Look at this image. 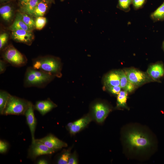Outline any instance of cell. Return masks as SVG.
<instances>
[{
    "instance_id": "obj_14",
    "label": "cell",
    "mask_w": 164,
    "mask_h": 164,
    "mask_svg": "<svg viewBox=\"0 0 164 164\" xmlns=\"http://www.w3.org/2000/svg\"><path fill=\"white\" fill-rule=\"evenodd\" d=\"M120 80V70L113 71L105 76L103 80L104 84L106 88L119 86Z\"/></svg>"
},
{
    "instance_id": "obj_36",
    "label": "cell",
    "mask_w": 164,
    "mask_h": 164,
    "mask_svg": "<svg viewBox=\"0 0 164 164\" xmlns=\"http://www.w3.org/2000/svg\"><path fill=\"white\" fill-rule=\"evenodd\" d=\"M38 164H47L48 161L44 159H41L39 160L37 162Z\"/></svg>"
},
{
    "instance_id": "obj_31",
    "label": "cell",
    "mask_w": 164,
    "mask_h": 164,
    "mask_svg": "<svg viewBox=\"0 0 164 164\" xmlns=\"http://www.w3.org/2000/svg\"><path fill=\"white\" fill-rule=\"evenodd\" d=\"M121 87L120 86H112L107 88L108 91L114 94H118L121 91Z\"/></svg>"
},
{
    "instance_id": "obj_11",
    "label": "cell",
    "mask_w": 164,
    "mask_h": 164,
    "mask_svg": "<svg viewBox=\"0 0 164 164\" xmlns=\"http://www.w3.org/2000/svg\"><path fill=\"white\" fill-rule=\"evenodd\" d=\"M147 73L153 81H158L164 75V66L162 63L159 62L150 66Z\"/></svg>"
},
{
    "instance_id": "obj_40",
    "label": "cell",
    "mask_w": 164,
    "mask_h": 164,
    "mask_svg": "<svg viewBox=\"0 0 164 164\" xmlns=\"http://www.w3.org/2000/svg\"><path fill=\"white\" fill-rule=\"evenodd\" d=\"M64 0H61V1H63Z\"/></svg>"
},
{
    "instance_id": "obj_30",
    "label": "cell",
    "mask_w": 164,
    "mask_h": 164,
    "mask_svg": "<svg viewBox=\"0 0 164 164\" xmlns=\"http://www.w3.org/2000/svg\"><path fill=\"white\" fill-rule=\"evenodd\" d=\"M9 148V144L5 141L0 140V153H5Z\"/></svg>"
},
{
    "instance_id": "obj_5",
    "label": "cell",
    "mask_w": 164,
    "mask_h": 164,
    "mask_svg": "<svg viewBox=\"0 0 164 164\" xmlns=\"http://www.w3.org/2000/svg\"><path fill=\"white\" fill-rule=\"evenodd\" d=\"M3 57L6 62L16 67L24 66L27 62L24 55L12 46H9L5 50Z\"/></svg>"
},
{
    "instance_id": "obj_34",
    "label": "cell",
    "mask_w": 164,
    "mask_h": 164,
    "mask_svg": "<svg viewBox=\"0 0 164 164\" xmlns=\"http://www.w3.org/2000/svg\"><path fill=\"white\" fill-rule=\"evenodd\" d=\"M78 163L75 154L71 155L67 164H76Z\"/></svg>"
},
{
    "instance_id": "obj_3",
    "label": "cell",
    "mask_w": 164,
    "mask_h": 164,
    "mask_svg": "<svg viewBox=\"0 0 164 164\" xmlns=\"http://www.w3.org/2000/svg\"><path fill=\"white\" fill-rule=\"evenodd\" d=\"M125 139L130 149L136 151L145 150L149 147L152 144L146 134L136 130L128 132L125 136Z\"/></svg>"
},
{
    "instance_id": "obj_21",
    "label": "cell",
    "mask_w": 164,
    "mask_h": 164,
    "mask_svg": "<svg viewBox=\"0 0 164 164\" xmlns=\"http://www.w3.org/2000/svg\"><path fill=\"white\" fill-rule=\"evenodd\" d=\"M12 10L9 5H5L0 8V14L1 16L5 20L9 21L12 17Z\"/></svg>"
},
{
    "instance_id": "obj_1",
    "label": "cell",
    "mask_w": 164,
    "mask_h": 164,
    "mask_svg": "<svg viewBox=\"0 0 164 164\" xmlns=\"http://www.w3.org/2000/svg\"><path fill=\"white\" fill-rule=\"evenodd\" d=\"M55 77L32 67L27 68L24 79V86L26 87H45Z\"/></svg>"
},
{
    "instance_id": "obj_2",
    "label": "cell",
    "mask_w": 164,
    "mask_h": 164,
    "mask_svg": "<svg viewBox=\"0 0 164 164\" xmlns=\"http://www.w3.org/2000/svg\"><path fill=\"white\" fill-rule=\"evenodd\" d=\"M32 67L47 73L60 77L61 76V64L58 59L47 56L35 60Z\"/></svg>"
},
{
    "instance_id": "obj_13",
    "label": "cell",
    "mask_w": 164,
    "mask_h": 164,
    "mask_svg": "<svg viewBox=\"0 0 164 164\" xmlns=\"http://www.w3.org/2000/svg\"><path fill=\"white\" fill-rule=\"evenodd\" d=\"M91 120V117L87 115L73 122L72 125L68 128L70 133L72 135L78 133L86 126Z\"/></svg>"
},
{
    "instance_id": "obj_24",
    "label": "cell",
    "mask_w": 164,
    "mask_h": 164,
    "mask_svg": "<svg viewBox=\"0 0 164 164\" xmlns=\"http://www.w3.org/2000/svg\"><path fill=\"white\" fill-rule=\"evenodd\" d=\"M132 0H118L117 6L121 10L128 12L130 10V6Z\"/></svg>"
},
{
    "instance_id": "obj_8",
    "label": "cell",
    "mask_w": 164,
    "mask_h": 164,
    "mask_svg": "<svg viewBox=\"0 0 164 164\" xmlns=\"http://www.w3.org/2000/svg\"><path fill=\"white\" fill-rule=\"evenodd\" d=\"M36 140L42 143L49 149L54 151L67 146V143L51 134L43 138Z\"/></svg>"
},
{
    "instance_id": "obj_29",
    "label": "cell",
    "mask_w": 164,
    "mask_h": 164,
    "mask_svg": "<svg viewBox=\"0 0 164 164\" xmlns=\"http://www.w3.org/2000/svg\"><path fill=\"white\" fill-rule=\"evenodd\" d=\"M8 39V35L5 33H2L0 35V49H2L6 44Z\"/></svg>"
},
{
    "instance_id": "obj_18",
    "label": "cell",
    "mask_w": 164,
    "mask_h": 164,
    "mask_svg": "<svg viewBox=\"0 0 164 164\" xmlns=\"http://www.w3.org/2000/svg\"><path fill=\"white\" fill-rule=\"evenodd\" d=\"M40 0H30L26 5L21 7V11L29 15H33L34 9Z\"/></svg>"
},
{
    "instance_id": "obj_17",
    "label": "cell",
    "mask_w": 164,
    "mask_h": 164,
    "mask_svg": "<svg viewBox=\"0 0 164 164\" xmlns=\"http://www.w3.org/2000/svg\"><path fill=\"white\" fill-rule=\"evenodd\" d=\"M150 17L154 22L164 21V1L151 14Z\"/></svg>"
},
{
    "instance_id": "obj_38",
    "label": "cell",
    "mask_w": 164,
    "mask_h": 164,
    "mask_svg": "<svg viewBox=\"0 0 164 164\" xmlns=\"http://www.w3.org/2000/svg\"><path fill=\"white\" fill-rule=\"evenodd\" d=\"M162 48H163V49L164 51V40L163 42V43H162Z\"/></svg>"
},
{
    "instance_id": "obj_22",
    "label": "cell",
    "mask_w": 164,
    "mask_h": 164,
    "mask_svg": "<svg viewBox=\"0 0 164 164\" xmlns=\"http://www.w3.org/2000/svg\"><path fill=\"white\" fill-rule=\"evenodd\" d=\"M10 95L5 91H0V113L1 114H2Z\"/></svg>"
},
{
    "instance_id": "obj_28",
    "label": "cell",
    "mask_w": 164,
    "mask_h": 164,
    "mask_svg": "<svg viewBox=\"0 0 164 164\" xmlns=\"http://www.w3.org/2000/svg\"><path fill=\"white\" fill-rule=\"evenodd\" d=\"M147 0H132V4L134 9L137 10L142 8Z\"/></svg>"
},
{
    "instance_id": "obj_25",
    "label": "cell",
    "mask_w": 164,
    "mask_h": 164,
    "mask_svg": "<svg viewBox=\"0 0 164 164\" xmlns=\"http://www.w3.org/2000/svg\"><path fill=\"white\" fill-rule=\"evenodd\" d=\"M70 155V150H67L65 151L61 154L58 159L57 163L58 164H67Z\"/></svg>"
},
{
    "instance_id": "obj_23",
    "label": "cell",
    "mask_w": 164,
    "mask_h": 164,
    "mask_svg": "<svg viewBox=\"0 0 164 164\" xmlns=\"http://www.w3.org/2000/svg\"><path fill=\"white\" fill-rule=\"evenodd\" d=\"M21 18L24 23L32 30L35 28V22L28 14L22 12L20 14Z\"/></svg>"
},
{
    "instance_id": "obj_27",
    "label": "cell",
    "mask_w": 164,
    "mask_h": 164,
    "mask_svg": "<svg viewBox=\"0 0 164 164\" xmlns=\"http://www.w3.org/2000/svg\"><path fill=\"white\" fill-rule=\"evenodd\" d=\"M120 86L121 88L125 90L128 82L127 76L124 70H120Z\"/></svg>"
},
{
    "instance_id": "obj_37",
    "label": "cell",
    "mask_w": 164,
    "mask_h": 164,
    "mask_svg": "<svg viewBox=\"0 0 164 164\" xmlns=\"http://www.w3.org/2000/svg\"><path fill=\"white\" fill-rule=\"evenodd\" d=\"M43 1L46 2H50V1H51L52 0H42Z\"/></svg>"
},
{
    "instance_id": "obj_9",
    "label": "cell",
    "mask_w": 164,
    "mask_h": 164,
    "mask_svg": "<svg viewBox=\"0 0 164 164\" xmlns=\"http://www.w3.org/2000/svg\"><path fill=\"white\" fill-rule=\"evenodd\" d=\"M34 106L31 101H29L28 108L25 112L26 122L31 133L32 142L35 140V133L36 130V121L34 113Z\"/></svg>"
},
{
    "instance_id": "obj_6",
    "label": "cell",
    "mask_w": 164,
    "mask_h": 164,
    "mask_svg": "<svg viewBox=\"0 0 164 164\" xmlns=\"http://www.w3.org/2000/svg\"><path fill=\"white\" fill-rule=\"evenodd\" d=\"M124 71L128 81L133 84L136 87L153 81L147 73L136 69H126Z\"/></svg>"
},
{
    "instance_id": "obj_12",
    "label": "cell",
    "mask_w": 164,
    "mask_h": 164,
    "mask_svg": "<svg viewBox=\"0 0 164 164\" xmlns=\"http://www.w3.org/2000/svg\"><path fill=\"white\" fill-rule=\"evenodd\" d=\"M34 106L35 109L42 115L46 114L57 105L50 99L37 101Z\"/></svg>"
},
{
    "instance_id": "obj_10",
    "label": "cell",
    "mask_w": 164,
    "mask_h": 164,
    "mask_svg": "<svg viewBox=\"0 0 164 164\" xmlns=\"http://www.w3.org/2000/svg\"><path fill=\"white\" fill-rule=\"evenodd\" d=\"M92 111L94 118L98 123L103 122L110 112L108 106L102 103H97L92 107Z\"/></svg>"
},
{
    "instance_id": "obj_32",
    "label": "cell",
    "mask_w": 164,
    "mask_h": 164,
    "mask_svg": "<svg viewBox=\"0 0 164 164\" xmlns=\"http://www.w3.org/2000/svg\"><path fill=\"white\" fill-rule=\"evenodd\" d=\"M7 62L4 60H0V73H3L6 70L7 67Z\"/></svg>"
},
{
    "instance_id": "obj_33",
    "label": "cell",
    "mask_w": 164,
    "mask_h": 164,
    "mask_svg": "<svg viewBox=\"0 0 164 164\" xmlns=\"http://www.w3.org/2000/svg\"><path fill=\"white\" fill-rule=\"evenodd\" d=\"M136 86L131 83L128 81L125 89L128 92H132L135 89Z\"/></svg>"
},
{
    "instance_id": "obj_16",
    "label": "cell",
    "mask_w": 164,
    "mask_h": 164,
    "mask_svg": "<svg viewBox=\"0 0 164 164\" xmlns=\"http://www.w3.org/2000/svg\"><path fill=\"white\" fill-rule=\"evenodd\" d=\"M9 28L12 31L19 29H23L29 31L32 30L23 21L20 15L16 17Z\"/></svg>"
},
{
    "instance_id": "obj_4",
    "label": "cell",
    "mask_w": 164,
    "mask_h": 164,
    "mask_svg": "<svg viewBox=\"0 0 164 164\" xmlns=\"http://www.w3.org/2000/svg\"><path fill=\"white\" fill-rule=\"evenodd\" d=\"M29 101L10 94L2 114L24 115L28 108Z\"/></svg>"
},
{
    "instance_id": "obj_7",
    "label": "cell",
    "mask_w": 164,
    "mask_h": 164,
    "mask_svg": "<svg viewBox=\"0 0 164 164\" xmlns=\"http://www.w3.org/2000/svg\"><path fill=\"white\" fill-rule=\"evenodd\" d=\"M54 152V151L35 139L34 142H32L29 149V155L31 158L33 159L42 155L52 154Z\"/></svg>"
},
{
    "instance_id": "obj_26",
    "label": "cell",
    "mask_w": 164,
    "mask_h": 164,
    "mask_svg": "<svg viewBox=\"0 0 164 164\" xmlns=\"http://www.w3.org/2000/svg\"><path fill=\"white\" fill-rule=\"evenodd\" d=\"M35 22V28L37 29L40 30L43 28L46 22V18L38 17L36 19Z\"/></svg>"
},
{
    "instance_id": "obj_39",
    "label": "cell",
    "mask_w": 164,
    "mask_h": 164,
    "mask_svg": "<svg viewBox=\"0 0 164 164\" xmlns=\"http://www.w3.org/2000/svg\"><path fill=\"white\" fill-rule=\"evenodd\" d=\"M1 1H6V0H0Z\"/></svg>"
},
{
    "instance_id": "obj_15",
    "label": "cell",
    "mask_w": 164,
    "mask_h": 164,
    "mask_svg": "<svg viewBox=\"0 0 164 164\" xmlns=\"http://www.w3.org/2000/svg\"><path fill=\"white\" fill-rule=\"evenodd\" d=\"M12 36L16 41L26 43L31 41L33 39V35L31 31L23 29H19L12 32Z\"/></svg>"
},
{
    "instance_id": "obj_35",
    "label": "cell",
    "mask_w": 164,
    "mask_h": 164,
    "mask_svg": "<svg viewBox=\"0 0 164 164\" xmlns=\"http://www.w3.org/2000/svg\"><path fill=\"white\" fill-rule=\"evenodd\" d=\"M30 0H19V3L21 7H22L26 5Z\"/></svg>"
},
{
    "instance_id": "obj_19",
    "label": "cell",
    "mask_w": 164,
    "mask_h": 164,
    "mask_svg": "<svg viewBox=\"0 0 164 164\" xmlns=\"http://www.w3.org/2000/svg\"><path fill=\"white\" fill-rule=\"evenodd\" d=\"M47 8V5L46 2L41 1L35 7L32 15L37 17L43 16L46 13Z\"/></svg>"
},
{
    "instance_id": "obj_20",
    "label": "cell",
    "mask_w": 164,
    "mask_h": 164,
    "mask_svg": "<svg viewBox=\"0 0 164 164\" xmlns=\"http://www.w3.org/2000/svg\"><path fill=\"white\" fill-rule=\"evenodd\" d=\"M128 98V92L125 90L121 91L117 97V108H127L126 102Z\"/></svg>"
}]
</instances>
